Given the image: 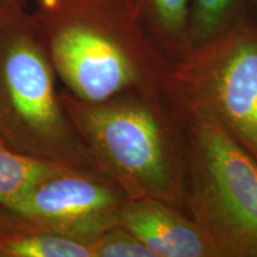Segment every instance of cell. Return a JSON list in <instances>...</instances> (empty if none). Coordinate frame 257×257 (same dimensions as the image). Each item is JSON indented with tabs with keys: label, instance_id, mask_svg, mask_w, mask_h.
I'll return each instance as SVG.
<instances>
[{
	"label": "cell",
	"instance_id": "cell-1",
	"mask_svg": "<svg viewBox=\"0 0 257 257\" xmlns=\"http://www.w3.org/2000/svg\"><path fill=\"white\" fill-rule=\"evenodd\" d=\"M31 16L56 74L80 100L161 87L172 64L133 0H41Z\"/></svg>",
	"mask_w": 257,
	"mask_h": 257
},
{
	"label": "cell",
	"instance_id": "cell-2",
	"mask_svg": "<svg viewBox=\"0 0 257 257\" xmlns=\"http://www.w3.org/2000/svg\"><path fill=\"white\" fill-rule=\"evenodd\" d=\"M60 98L92 162L127 199H157L187 213L185 119L161 87L100 102L69 92H60Z\"/></svg>",
	"mask_w": 257,
	"mask_h": 257
},
{
	"label": "cell",
	"instance_id": "cell-3",
	"mask_svg": "<svg viewBox=\"0 0 257 257\" xmlns=\"http://www.w3.org/2000/svg\"><path fill=\"white\" fill-rule=\"evenodd\" d=\"M55 75L31 14L0 15V140L64 168L98 169L64 110Z\"/></svg>",
	"mask_w": 257,
	"mask_h": 257
},
{
	"label": "cell",
	"instance_id": "cell-4",
	"mask_svg": "<svg viewBox=\"0 0 257 257\" xmlns=\"http://www.w3.org/2000/svg\"><path fill=\"white\" fill-rule=\"evenodd\" d=\"M184 119L187 213L223 257H257V160L212 117Z\"/></svg>",
	"mask_w": 257,
	"mask_h": 257
},
{
	"label": "cell",
	"instance_id": "cell-5",
	"mask_svg": "<svg viewBox=\"0 0 257 257\" xmlns=\"http://www.w3.org/2000/svg\"><path fill=\"white\" fill-rule=\"evenodd\" d=\"M161 92L182 118L216 119L257 160V24L251 17L170 64Z\"/></svg>",
	"mask_w": 257,
	"mask_h": 257
},
{
	"label": "cell",
	"instance_id": "cell-6",
	"mask_svg": "<svg viewBox=\"0 0 257 257\" xmlns=\"http://www.w3.org/2000/svg\"><path fill=\"white\" fill-rule=\"evenodd\" d=\"M126 200L123 189L100 170L64 168L0 212L91 244L119 225Z\"/></svg>",
	"mask_w": 257,
	"mask_h": 257
},
{
	"label": "cell",
	"instance_id": "cell-7",
	"mask_svg": "<svg viewBox=\"0 0 257 257\" xmlns=\"http://www.w3.org/2000/svg\"><path fill=\"white\" fill-rule=\"evenodd\" d=\"M119 225L137 236L156 257H223L188 213L157 199H127L120 210Z\"/></svg>",
	"mask_w": 257,
	"mask_h": 257
},
{
	"label": "cell",
	"instance_id": "cell-8",
	"mask_svg": "<svg viewBox=\"0 0 257 257\" xmlns=\"http://www.w3.org/2000/svg\"><path fill=\"white\" fill-rule=\"evenodd\" d=\"M0 257H92L91 244L0 212Z\"/></svg>",
	"mask_w": 257,
	"mask_h": 257
},
{
	"label": "cell",
	"instance_id": "cell-9",
	"mask_svg": "<svg viewBox=\"0 0 257 257\" xmlns=\"http://www.w3.org/2000/svg\"><path fill=\"white\" fill-rule=\"evenodd\" d=\"M144 30L162 55L174 63L192 51L188 36L191 0H133Z\"/></svg>",
	"mask_w": 257,
	"mask_h": 257
},
{
	"label": "cell",
	"instance_id": "cell-10",
	"mask_svg": "<svg viewBox=\"0 0 257 257\" xmlns=\"http://www.w3.org/2000/svg\"><path fill=\"white\" fill-rule=\"evenodd\" d=\"M252 0H191L188 36L192 49L221 36L250 17Z\"/></svg>",
	"mask_w": 257,
	"mask_h": 257
},
{
	"label": "cell",
	"instance_id": "cell-11",
	"mask_svg": "<svg viewBox=\"0 0 257 257\" xmlns=\"http://www.w3.org/2000/svg\"><path fill=\"white\" fill-rule=\"evenodd\" d=\"M62 169L64 167L15 152L0 140V207Z\"/></svg>",
	"mask_w": 257,
	"mask_h": 257
},
{
	"label": "cell",
	"instance_id": "cell-12",
	"mask_svg": "<svg viewBox=\"0 0 257 257\" xmlns=\"http://www.w3.org/2000/svg\"><path fill=\"white\" fill-rule=\"evenodd\" d=\"M92 257H156L142 240L121 225L105 231L91 243Z\"/></svg>",
	"mask_w": 257,
	"mask_h": 257
},
{
	"label": "cell",
	"instance_id": "cell-13",
	"mask_svg": "<svg viewBox=\"0 0 257 257\" xmlns=\"http://www.w3.org/2000/svg\"><path fill=\"white\" fill-rule=\"evenodd\" d=\"M23 10V0H0V12L10 14Z\"/></svg>",
	"mask_w": 257,
	"mask_h": 257
},
{
	"label": "cell",
	"instance_id": "cell-14",
	"mask_svg": "<svg viewBox=\"0 0 257 257\" xmlns=\"http://www.w3.org/2000/svg\"><path fill=\"white\" fill-rule=\"evenodd\" d=\"M250 17L257 24V0H252L251 12H250Z\"/></svg>",
	"mask_w": 257,
	"mask_h": 257
},
{
	"label": "cell",
	"instance_id": "cell-15",
	"mask_svg": "<svg viewBox=\"0 0 257 257\" xmlns=\"http://www.w3.org/2000/svg\"><path fill=\"white\" fill-rule=\"evenodd\" d=\"M23 2H24V0H23ZM30 2H34L35 4H37V3H38V2H41V0H30Z\"/></svg>",
	"mask_w": 257,
	"mask_h": 257
},
{
	"label": "cell",
	"instance_id": "cell-16",
	"mask_svg": "<svg viewBox=\"0 0 257 257\" xmlns=\"http://www.w3.org/2000/svg\"><path fill=\"white\" fill-rule=\"evenodd\" d=\"M0 15H2V12H0Z\"/></svg>",
	"mask_w": 257,
	"mask_h": 257
}]
</instances>
